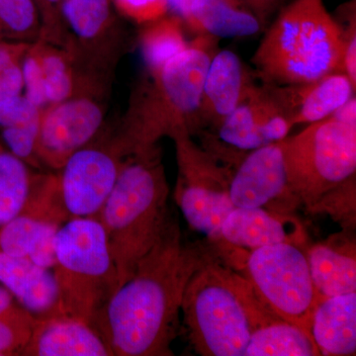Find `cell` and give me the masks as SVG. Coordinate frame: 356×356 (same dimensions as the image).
<instances>
[{
	"instance_id": "cell-6",
	"label": "cell",
	"mask_w": 356,
	"mask_h": 356,
	"mask_svg": "<svg viewBox=\"0 0 356 356\" xmlns=\"http://www.w3.org/2000/svg\"><path fill=\"white\" fill-rule=\"evenodd\" d=\"M212 37L200 35L161 70L143 105L131 145L136 149L154 146L163 135L170 137L200 125L203 86L212 60Z\"/></svg>"
},
{
	"instance_id": "cell-20",
	"label": "cell",
	"mask_w": 356,
	"mask_h": 356,
	"mask_svg": "<svg viewBox=\"0 0 356 356\" xmlns=\"http://www.w3.org/2000/svg\"><path fill=\"white\" fill-rule=\"evenodd\" d=\"M321 298L356 292L355 243H318L306 254Z\"/></svg>"
},
{
	"instance_id": "cell-25",
	"label": "cell",
	"mask_w": 356,
	"mask_h": 356,
	"mask_svg": "<svg viewBox=\"0 0 356 356\" xmlns=\"http://www.w3.org/2000/svg\"><path fill=\"white\" fill-rule=\"evenodd\" d=\"M44 222L31 215L22 214L0 227V252L27 259Z\"/></svg>"
},
{
	"instance_id": "cell-29",
	"label": "cell",
	"mask_w": 356,
	"mask_h": 356,
	"mask_svg": "<svg viewBox=\"0 0 356 356\" xmlns=\"http://www.w3.org/2000/svg\"><path fill=\"white\" fill-rule=\"evenodd\" d=\"M40 110L26 96L4 98L0 100V127H40Z\"/></svg>"
},
{
	"instance_id": "cell-24",
	"label": "cell",
	"mask_w": 356,
	"mask_h": 356,
	"mask_svg": "<svg viewBox=\"0 0 356 356\" xmlns=\"http://www.w3.org/2000/svg\"><path fill=\"white\" fill-rule=\"evenodd\" d=\"M63 13L72 31L81 39L99 34L109 17L108 0H64Z\"/></svg>"
},
{
	"instance_id": "cell-14",
	"label": "cell",
	"mask_w": 356,
	"mask_h": 356,
	"mask_svg": "<svg viewBox=\"0 0 356 356\" xmlns=\"http://www.w3.org/2000/svg\"><path fill=\"white\" fill-rule=\"evenodd\" d=\"M305 236L296 218L264 208H234L221 227L225 245L250 250L277 243L299 245Z\"/></svg>"
},
{
	"instance_id": "cell-28",
	"label": "cell",
	"mask_w": 356,
	"mask_h": 356,
	"mask_svg": "<svg viewBox=\"0 0 356 356\" xmlns=\"http://www.w3.org/2000/svg\"><path fill=\"white\" fill-rule=\"evenodd\" d=\"M38 58L47 103L55 105L69 99L72 91V81L64 58L55 53L44 54Z\"/></svg>"
},
{
	"instance_id": "cell-9",
	"label": "cell",
	"mask_w": 356,
	"mask_h": 356,
	"mask_svg": "<svg viewBox=\"0 0 356 356\" xmlns=\"http://www.w3.org/2000/svg\"><path fill=\"white\" fill-rule=\"evenodd\" d=\"M118 152L86 146L65 161L55 179L54 201L60 222L96 218L108 198L122 165Z\"/></svg>"
},
{
	"instance_id": "cell-10",
	"label": "cell",
	"mask_w": 356,
	"mask_h": 356,
	"mask_svg": "<svg viewBox=\"0 0 356 356\" xmlns=\"http://www.w3.org/2000/svg\"><path fill=\"white\" fill-rule=\"evenodd\" d=\"M228 193L236 208H264L291 212L299 205L288 189L280 142L245 154L229 178ZM285 214V213H283Z\"/></svg>"
},
{
	"instance_id": "cell-32",
	"label": "cell",
	"mask_w": 356,
	"mask_h": 356,
	"mask_svg": "<svg viewBox=\"0 0 356 356\" xmlns=\"http://www.w3.org/2000/svg\"><path fill=\"white\" fill-rule=\"evenodd\" d=\"M23 76V88H25L26 97L36 105L40 109L47 103L44 95L43 76H42L41 65L38 56H27L23 65H21Z\"/></svg>"
},
{
	"instance_id": "cell-27",
	"label": "cell",
	"mask_w": 356,
	"mask_h": 356,
	"mask_svg": "<svg viewBox=\"0 0 356 356\" xmlns=\"http://www.w3.org/2000/svg\"><path fill=\"white\" fill-rule=\"evenodd\" d=\"M309 211L327 213L346 228L355 227V175L325 193Z\"/></svg>"
},
{
	"instance_id": "cell-22",
	"label": "cell",
	"mask_w": 356,
	"mask_h": 356,
	"mask_svg": "<svg viewBox=\"0 0 356 356\" xmlns=\"http://www.w3.org/2000/svg\"><path fill=\"white\" fill-rule=\"evenodd\" d=\"M38 184L22 159L0 153V227L27 213Z\"/></svg>"
},
{
	"instance_id": "cell-17",
	"label": "cell",
	"mask_w": 356,
	"mask_h": 356,
	"mask_svg": "<svg viewBox=\"0 0 356 356\" xmlns=\"http://www.w3.org/2000/svg\"><path fill=\"white\" fill-rule=\"evenodd\" d=\"M0 282L35 318L62 314L57 280L50 269L0 252Z\"/></svg>"
},
{
	"instance_id": "cell-3",
	"label": "cell",
	"mask_w": 356,
	"mask_h": 356,
	"mask_svg": "<svg viewBox=\"0 0 356 356\" xmlns=\"http://www.w3.org/2000/svg\"><path fill=\"white\" fill-rule=\"evenodd\" d=\"M168 194L165 170L154 145L136 152L122 165L96 217L106 234L120 286L132 277L163 233L172 215Z\"/></svg>"
},
{
	"instance_id": "cell-33",
	"label": "cell",
	"mask_w": 356,
	"mask_h": 356,
	"mask_svg": "<svg viewBox=\"0 0 356 356\" xmlns=\"http://www.w3.org/2000/svg\"><path fill=\"white\" fill-rule=\"evenodd\" d=\"M40 127L6 128L2 137L11 154L24 161L36 154Z\"/></svg>"
},
{
	"instance_id": "cell-11",
	"label": "cell",
	"mask_w": 356,
	"mask_h": 356,
	"mask_svg": "<svg viewBox=\"0 0 356 356\" xmlns=\"http://www.w3.org/2000/svg\"><path fill=\"white\" fill-rule=\"evenodd\" d=\"M102 122L100 107L86 98H69L53 105L41 115L37 156L60 170L72 154L88 146Z\"/></svg>"
},
{
	"instance_id": "cell-23",
	"label": "cell",
	"mask_w": 356,
	"mask_h": 356,
	"mask_svg": "<svg viewBox=\"0 0 356 356\" xmlns=\"http://www.w3.org/2000/svg\"><path fill=\"white\" fill-rule=\"evenodd\" d=\"M188 46L178 17L154 21L142 37L143 54L154 72L161 70Z\"/></svg>"
},
{
	"instance_id": "cell-1",
	"label": "cell",
	"mask_w": 356,
	"mask_h": 356,
	"mask_svg": "<svg viewBox=\"0 0 356 356\" xmlns=\"http://www.w3.org/2000/svg\"><path fill=\"white\" fill-rule=\"evenodd\" d=\"M216 254V248L185 243L170 215L158 242L103 311L98 332L113 355H173L170 346L185 289Z\"/></svg>"
},
{
	"instance_id": "cell-15",
	"label": "cell",
	"mask_w": 356,
	"mask_h": 356,
	"mask_svg": "<svg viewBox=\"0 0 356 356\" xmlns=\"http://www.w3.org/2000/svg\"><path fill=\"white\" fill-rule=\"evenodd\" d=\"M273 86L292 127L327 118L355 96V86L343 72L327 74L313 83Z\"/></svg>"
},
{
	"instance_id": "cell-38",
	"label": "cell",
	"mask_w": 356,
	"mask_h": 356,
	"mask_svg": "<svg viewBox=\"0 0 356 356\" xmlns=\"http://www.w3.org/2000/svg\"><path fill=\"white\" fill-rule=\"evenodd\" d=\"M13 295L6 287L0 286V313H3L13 306Z\"/></svg>"
},
{
	"instance_id": "cell-37",
	"label": "cell",
	"mask_w": 356,
	"mask_h": 356,
	"mask_svg": "<svg viewBox=\"0 0 356 356\" xmlns=\"http://www.w3.org/2000/svg\"><path fill=\"white\" fill-rule=\"evenodd\" d=\"M331 116L336 118L337 120L343 122V123L350 124V125H356L355 96L351 97L348 102L344 103L343 106L339 107Z\"/></svg>"
},
{
	"instance_id": "cell-31",
	"label": "cell",
	"mask_w": 356,
	"mask_h": 356,
	"mask_svg": "<svg viewBox=\"0 0 356 356\" xmlns=\"http://www.w3.org/2000/svg\"><path fill=\"white\" fill-rule=\"evenodd\" d=\"M60 227L57 222H44L27 259L43 268H54L57 261L56 236Z\"/></svg>"
},
{
	"instance_id": "cell-5",
	"label": "cell",
	"mask_w": 356,
	"mask_h": 356,
	"mask_svg": "<svg viewBox=\"0 0 356 356\" xmlns=\"http://www.w3.org/2000/svg\"><path fill=\"white\" fill-rule=\"evenodd\" d=\"M56 257L53 269L60 312L98 332L103 311L120 286L99 220L76 218L60 226L56 236Z\"/></svg>"
},
{
	"instance_id": "cell-36",
	"label": "cell",
	"mask_w": 356,
	"mask_h": 356,
	"mask_svg": "<svg viewBox=\"0 0 356 356\" xmlns=\"http://www.w3.org/2000/svg\"><path fill=\"white\" fill-rule=\"evenodd\" d=\"M344 34L343 72L356 84V32L355 22L350 23V28Z\"/></svg>"
},
{
	"instance_id": "cell-39",
	"label": "cell",
	"mask_w": 356,
	"mask_h": 356,
	"mask_svg": "<svg viewBox=\"0 0 356 356\" xmlns=\"http://www.w3.org/2000/svg\"><path fill=\"white\" fill-rule=\"evenodd\" d=\"M252 1H254L255 4H266L267 2H274L277 1V0H252Z\"/></svg>"
},
{
	"instance_id": "cell-19",
	"label": "cell",
	"mask_w": 356,
	"mask_h": 356,
	"mask_svg": "<svg viewBox=\"0 0 356 356\" xmlns=\"http://www.w3.org/2000/svg\"><path fill=\"white\" fill-rule=\"evenodd\" d=\"M181 18L212 38L252 36L261 30L259 19L238 0H189Z\"/></svg>"
},
{
	"instance_id": "cell-16",
	"label": "cell",
	"mask_w": 356,
	"mask_h": 356,
	"mask_svg": "<svg viewBox=\"0 0 356 356\" xmlns=\"http://www.w3.org/2000/svg\"><path fill=\"white\" fill-rule=\"evenodd\" d=\"M240 57L229 50L213 56L204 81L200 108L203 123L217 128L254 88Z\"/></svg>"
},
{
	"instance_id": "cell-30",
	"label": "cell",
	"mask_w": 356,
	"mask_h": 356,
	"mask_svg": "<svg viewBox=\"0 0 356 356\" xmlns=\"http://www.w3.org/2000/svg\"><path fill=\"white\" fill-rule=\"evenodd\" d=\"M0 20L14 32L29 31L36 21L32 0H0Z\"/></svg>"
},
{
	"instance_id": "cell-40",
	"label": "cell",
	"mask_w": 356,
	"mask_h": 356,
	"mask_svg": "<svg viewBox=\"0 0 356 356\" xmlns=\"http://www.w3.org/2000/svg\"><path fill=\"white\" fill-rule=\"evenodd\" d=\"M47 1H49V2H57V1H58V0H47Z\"/></svg>"
},
{
	"instance_id": "cell-35",
	"label": "cell",
	"mask_w": 356,
	"mask_h": 356,
	"mask_svg": "<svg viewBox=\"0 0 356 356\" xmlns=\"http://www.w3.org/2000/svg\"><path fill=\"white\" fill-rule=\"evenodd\" d=\"M117 4L128 16L138 22H154L168 10L166 0H116Z\"/></svg>"
},
{
	"instance_id": "cell-7",
	"label": "cell",
	"mask_w": 356,
	"mask_h": 356,
	"mask_svg": "<svg viewBox=\"0 0 356 356\" xmlns=\"http://www.w3.org/2000/svg\"><path fill=\"white\" fill-rule=\"evenodd\" d=\"M288 189L310 210L356 172V125L332 116L280 140Z\"/></svg>"
},
{
	"instance_id": "cell-8",
	"label": "cell",
	"mask_w": 356,
	"mask_h": 356,
	"mask_svg": "<svg viewBox=\"0 0 356 356\" xmlns=\"http://www.w3.org/2000/svg\"><path fill=\"white\" fill-rule=\"evenodd\" d=\"M243 257V277L277 317L311 334L312 316L322 300L312 280L306 254L298 245L277 243Z\"/></svg>"
},
{
	"instance_id": "cell-4",
	"label": "cell",
	"mask_w": 356,
	"mask_h": 356,
	"mask_svg": "<svg viewBox=\"0 0 356 356\" xmlns=\"http://www.w3.org/2000/svg\"><path fill=\"white\" fill-rule=\"evenodd\" d=\"M343 28L323 0H294L268 28L252 56L267 86H304L343 72Z\"/></svg>"
},
{
	"instance_id": "cell-2",
	"label": "cell",
	"mask_w": 356,
	"mask_h": 356,
	"mask_svg": "<svg viewBox=\"0 0 356 356\" xmlns=\"http://www.w3.org/2000/svg\"><path fill=\"white\" fill-rule=\"evenodd\" d=\"M181 312L192 348L203 356H243L254 327L276 316L218 254L193 274Z\"/></svg>"
},
{
	"instance_id": "cell-13",
	"label": "cell",
	"mask_w": 356,
	"mask_h": 356,
	"mask_svg": "<svg viewBox=\"0 0 356 356\" xmlns=\"http://www.w3.org/2000/svg\"><path fill=\"white\" fill-rule=\"evenodd\" d=\"M26 356H109L108 344L95 327L65 314L35 318Z\"/></svg>"
},
{
	"instance_id": "cell-12",
	"label": "cell",
	"mask_w": 356,
	"mask_h": 356,
	"mask_svg": "<svg viewBox=\"0 0 356 356\" xmlns=\"http://www.w3.org/2000/svg\"><path fill=\"white\" fill-rule=\"evenodd\" d=\"M292 128L270 86H254L245 100L218 126L227 147L248 152L280 142Z\"/></svg>"
},
{
	"instance_id": "cell-26",
	"label": "cell",
	"mask_w": 356,
	"mask_h": 356,
	"mask_svg": "<svg viewBox=\"0 0 356 356\" xmlns=\"http://www.w3.org/2000/svg\"><path fill=\"white\" fill-rule=\"evenodd\" d=\"M34 318L26 309L14 305L0 313V356L20 355L31 337Z\"/></svg>"
},
{
	"instance_id": "cell-21",
	"label": "cell",
	"mask_w": 356,
	"mask_h": 356,
	"mask_svg": "<svg viewBox=\"0 0 356 356\" xmlns=\"http://www.w3.org/2000/svg\"><path fill=\"white\" fill-rule=\"evenodd\" d=\"M321 355L310 334L280 317L255 327L243 356Z\"/></svg>"
},
{
	"instance_id": "cell-18",
	"label": "cell",
	"mask_w": 356,
	"mask_h": 356,
	"mask_svg": "<svg viewBox=\"0 0 356 356\" xmlns=\"http://www.w3.org/2000/svg\"><path fill=\"white\" fill-rule=\"evenodd\" d=\"M311 334L321 355H355L356 292L321 300L312 316Z\"/></svg>"
},
{
	"instance_id": "cell-34",
	"label": "cell",
	"mask_w": 356,
	"mask_h": 356,
	"mask_svg": "<svg viewBox=\"0 0 356 356\" xmlns=\"http://www.w3.org/2000/svg\"><path fill=\"white\" fill-rule=\"evenodd\" d=\"M23 89L21 67L6 49L0 48V100L20 95Z\"/></svg>"
}]
</instances>
